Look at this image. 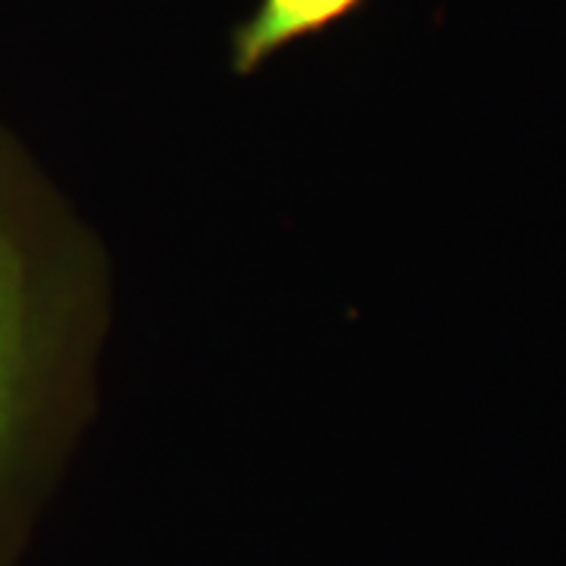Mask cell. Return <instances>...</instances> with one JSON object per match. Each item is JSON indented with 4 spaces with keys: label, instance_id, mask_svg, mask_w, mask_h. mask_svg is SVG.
I'll return each mask as SVG.
<instances>
[{
    "label": "cell",
    "instance_id": "cell-1",
    "mask_svg": "<svg viewBox=\"0 0 566 566\" xmlns=\"http://www.w3.org/2000/svg\"><path fill=\"white\" fill-rule=\"evenodd\" d=\"M21 166L19 155L0 142V446L17 420L38 325L32 263L13 202L19 184H11Z\"/></svg>",
    "mask_w": 566,
    "mask_h": 566
},
{
    "label": "cell",
    "instance_id": "cell-2",
    "mask_svg": "<svg viewBox=\"0 0 566 566\" xmlns=\"http://www.w3.org/2000/svg\"><path fill=\"white\" fill-rule=\"evenodd\" d=\"M365 6L367 0H258L250 17L231 30V71L247 80L289 45L334 30Z\"/></svg>",
    "mask_w": 566,
    "mask_h": 566
}]
</instances>
